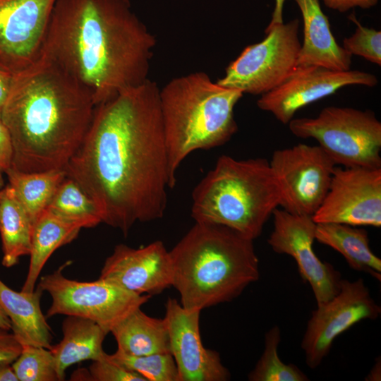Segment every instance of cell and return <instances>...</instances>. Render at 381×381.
Instances as JSON below:
<instances>
[{
	"mask_svg": "<svg viewBox=\"0 0 381 381\" xmlns=\"http://www.w3.org/2000/svg\"><path fill=\"white\" fill-rule=\"evenodd\" d=\"M65 171L102 222L125 236L137 222L162 218L171 183L157 83L148 78L97 105Z\"/></svg>",
	"mask_w": 381,
	"mask_h": 381,
	"instance_id": "6da1fadb",
	"label": "cell"
},
{
	"mask_svg": "<svg viewBox=\"0 0 381 381\" xmlns=\"http://www.w3.org/2000/svg\"><path fill=\"white\" fill-rule=\"evenodd\" d=\"M155 44L129 0H57L42 52L87 87L97 106L148 79Z\"/></svg>",
	"mask_w": 381,
	"mask_h": 381,
	"instance_id": "7a4b0ae2",
	"label": "cell"
},
{
	"mask_svg": "<svg viewBox=\"0 0 381 381\" xmlns=\"http://www.w3.org/2000/svg\"><path fill=\"white\" fill-rule=\"evenodd\" d=\"M95 107L91 90L42 52L12 76L1 108L13 144L11 168L25 173L65 170Z\"/></svg>",
	"mask_w": 381,
	"mask_h": 381,
	"instance_id": "3957f363",
	"label": "cell"
},
{
	"mask_svg": "<svg viewBox=\"0 0 381 381\" xmlns=\"http://www.w3.org/2000/svg\"><path fill=\"white\" fill-rule=\"evenodd\" d=\"M169 254L171 286L188 311L231 301L260 278L253 240L222 225L195 222Z\"/></svg>",
	"mask_w": 381,
	"mask_h": 381,
	"instance_id": "277c9868",
	"label": "cell"
},
{
	"mask_svg": "<svg viewBox=\"0 0 381 381\" xmlns=\"http://www.w3.org/2000/svg\"><path fill=\"white\" fill-rule=\"evenodd\" d=\"M243 95L213 82L204 72L174 78L159 89L171 188L190 153L221 146L236 133L234 111Z\"/></svg>",
	"mask_w": 381,
	"mask_h": 381,
	"instance_id": "5b68a950",
	"label": "cell"
},
{
	"mask_svg": "<svg viewBox=\"0 0 381 381\" xmlns=\"http://www.w3.org/2000/svg\"><path fill=\"white\" fill-rule=\"evenodd\" d=\"M195 222L219 224L251 240L279 207L280 191L269 161L220 156L192 193Z\"/></svg>",
	"mask_w": 381,
	"mask_h": 381,
	"instance_id": "8992f818",
	"label": "cell"
},
{
	"mask_svg": "<svg viewBox=\"0 0 381 381\" xmlns=\"http://www.w3.org/2000/svg\"><path fill=\"white\" fill-rule=\"evenodd\" d=\"M288 124L296 137L317 140L335 165L381 168V123L372 111L327 107Z\"/></svg>",
	"mask_w": 381,
	"mask_h": 381,
	"instance_id": "52a82bcc",
	"label": "cell"
},
{
	"mask_svg": "<svg viewBox=\"0 0 381 381\" xmlns=\"http://www.w3.org/2000/svg\"><path fill=\"white\" fill-rule=\"evenodd\" d=\"M37 286L52 297L47 318L56 315L85 318L95 322L107 334L151 297L131 293L99 278L94 282L70 279L63 274L62 267L42 277Z\"/></svg>",
	"mask_w": 381,
	"mask_h": 381,
	"instance_id": "ba28073f",
	"label": "cell"
},
{
	"mask_svg": "<svg viewBox=\"0 0 381 381\" xmlns=\"http://www.w3.org/2000/svg\"><path fill=\"white\" fill-rule=\"evenodd\" d=\"M298 27L296 18L287 23L267 25L264 40L246 47L217 83L254 95L277 87L296 67L301 44Z\"/></svg>",
	"mask_w": 381,
	"mask_h": 381,
	"instance_id": "9c48e42d",
	"label": "cell"
},
{
	"mask_svg": "<svg viewBox=\"0 0 381 381\" xmlns=\"http://www.w3.org/2000/svg\"><path fill=\"white\" fill-rule=\"evenodd\" d=\"M270 168L280 191L282 210L313 216L323 201L336 167L318 145L298 143L275 150Z\"/></svg>",
	"mask_w": 381,
	"mask_h": 381,
	"instance_id": "30bf717a",
	"label": "cell"
},
{
	"mask_svg": "<svg viewBox=\"0 0 381 381\" xmlns=\"http://www.w3.org/2000/svg\"><path fill=\"white\" fill-rule=\"evenodd\" d=\"M380 306L372 298L362 278L342 279L339 291L312 311L301 346L308 368H318L328 355L333 341L355 324L375 320Z\"/></svg>",
	"mask_w": 381,
	"mask_h": 381,
	"instance_id": "8fae6325",
	"label": "cell"
},
{
	"mask_svg": "<svg viewBox=\"0 0 381 381\" xmlns=\"http://www.w3.org/2000/svg\"><path fill=\"white\" fill-rule=\"evenodd\" d=\"M316 223L381 226V168L335 167Z\"/></svg>",
	"mask_w": 381,
	"mask_h": 381,
	"instance_id": "7c38bea8",
	"label": "cell"
},
{
	"mask_svg": "<svg viewBox=\"0 0 381 381\" xmlns=\"http://www.w3.org/2000/svg\"><path fill=\"white\" fill-rule=\"evenodd\" d=\"M274 228L267 243L279 254L291 256L299 274L312 288L317 305L333 298L340 289V272L329 262L321 261L315 253L316 223L312 216L291 214L276 208L273 212Z\"/></svg>",
	"mask_w": 381,
	"mask_h": 381,
	"instance_id": "4fadbf2b",
	"label": "cell"
},
{
	"mask_svg": "<svg viewBox=\"0 0 381 381\" xmlns=\"http://www.w3.org/2000/svg\"><path fill=\"white\" fill-rule=\"evenodd\" d=\"M57 0H0V71L12 75L42 54Z\"/></svg>",
	"mask_w": 381,
	"mask_h": 381,
	"instance_id": "5bb4252c",
	"label": "cell"
},
{
	"mask_svg": "<svg viewBox=\"0 0 381 381\" xmlns=\"http://www.w3.org/2000/svg\"><path fill=\"white\" fill-rule=\"evenodd\" d=\"M377 83L375 75L359 70L296 66L283 83L260 95L257 105L272 114L283 124H288L298 110L343 87L361 85L372 87Z\"/></svg>",
	"mask_w": 381,
	"mask_h": 381,
	"instance_id": "9a60e30c",
	"label": "cell"
},
{
	"mask_svg": "<svg viewBox=\"0 0 381 381\" xmlns=\"http://www.w3.org/2000/svg\"><path fill=\"white\" fill-rule=\"evenodd\" d=\"M201 311H188L169 298L165 303L171 353L178 370L179 381H226L231 377L216 351L206 349L200 334Z\"/></svg>",
	"mask_w": 381,
	"mask_h": 381,
	"instance_id": "2e32d148",
	"label": "cell"
},
{
	"mask_svg": "<svg viewBox=\"0 0 381 381\" xmlns=\"http://www.w3.org/2000/svg\"><path fill=\"white\" fill-rule=\"evenodd\" d=\"M99 278L135 294H159L172 285L169 250L161 241L138 248L119 244L105 260Z\"/></svg>",
	"mask_w": 381,
	"mask_h": 381,
	"instance_id": "e0dca14e",
	"label": "cell"
},
{
	"mask_svg": "<svg viewBox=\"0 0 381 381\" xmlns=\"http://www.w3.org/2000/svg\"><path fill=\"white\" fill-rule=\"evenodd\" d=\"M303 22V41L296 66H320L334 71L350 70L351 55L336 41L328 18L319 0H295Z\"/></svg>",
	"mask_w": 381,
	"mask_h": 381,
	"instance_id": "ac0fdd59",
	"label": "cell"
},
{
	"mask_svg": "<svg viewBox=\"0 0 381 381\" xmlns=\"http://www.w3.org/2000/svg\"><path fill=\"white\" fill-rule=\"evenodd\" d=\"M42 292L38 286L32 292L16 291L0 279V306L11 321L16 339L22 346L50 349L52 334L40 307Z\"/></svg>",
	"mask_w": 381,
	"mask_h": 381,
	"instance_id": "d6986e66",
	"label": "cell"
},
{
	"mask_svg": "<svg viewBox=\"0 0 381 381\" xmlns=\"http://www.w3.org/2000/svg\"><path fill=\"white\" fill-rule=\"evenodd\" d=\"M62 332L61 341L49 349L60 381L65 379L66 370L71 365L103 358L106 352L102 344L107 334L95 322L75 315H66L62 323Z\"/></svg>",
	"mask_w": 381,
	"mask_h": 381,
	"instance_id": "ffe728a7",
	"label": "cell"
},
{
	"mask_svg": "<svg viewBox=\"0 0 381 381\" xmlns=\"http://www.w3.org/2000/svg\"><path fill=\"white\" fill-rule=\"evenodd\" d=\"M117 351L129 356L171 353L169 334L163 319L150 317L138 308L111 330Z\"/></svg>",
	"mask_w": 381,
	"mask_h": 381,
	"instance_id": "44dd1931",
	"label": "cell"
},
{
	"mask_svg": "<svg viewBox=\"0 0 381 381\" xmlns=\"http://www.w3.org/2000/svg\"><path fill=\"white\" fill-rule=\"evenodd\" d=\"M80 225L66 221L45 210L33 224L30 264L21 291L32 292L39 276L52 253L78 236Z\"/></svg>",
	"mask_w": 381,
	"mask_h": 381,
	"instance_id": "7402d4cb",
	"label": "cell"
},
{
	"mask_svg": "<svg viewBox=\"0 0 381 381\" xmlns=\"http://www.w3.org/2000/svg\"><path fill=\"white\" fill-rule=\"evenodd\" d=\"M315 239L339 253L353 270L381 281V260L371 250L365 229L344 224L318 223Z\"/></svg>",
	"mask_w": 381,
	"mask_h": 381,
	"instance_id": "603a6c76",
	"label": "cell"
},
{
	"mask_svg": "<svg viewBox=\"0 0 381 381\" xmlns=\"http://www.w3.org/2000/svg\"><path fill=\"white\" fill-rule=\"evenodd\" d=\"M32 227L25 210L8 184L1 189L0 196V236L4 267H13L21 257L30 255Z\"/></svg>",
	"mask_w": 381,
	"mask_h": 381,
	"instance_id": "cb8c5ba5",
	"label": "cell"
},
{
	"mask_svg": "<svg viewBox=\"0 0 381 381\" xmlns=\"http://www.w3.org/2000/svg\"><path fill=\"white\" fill-rule=\"evenodd\" d=\"M6 174L8 185L32 225L47 210L59 185L66 177V171L63 169L25 173L11 168Z\"/></svg>",
	"mask_w": 381,
	"mask_h": 381,
	"instance_id": "d4e9b609",
	"label": "cell"
},
{
	"mask_svg": "<svg viewBox=\"0 0 381 381\" xmlns=\"http://www.w3.org/2000/svg\"><path fill=\"white\" fill-rule=\"evenodd\" d=\"M47 209L82 228L94 227L102 222L100 211L95 202L74 180L67 176L59 185Z\"/></svg>",
	"mask_w": 381,
	"mask_h": 381,
	"instance_id": "484cf974",
	"label": "cell"
},
{
	"mask_svg": "<svg viewBox=\"0 0 381 381\" xmlns=\"http://www.w3.org/2000/svg\"><path fill=\"white\" fill-rule=\"evenodd\" d=\"M281 332L278 326L265 335L263 352L254 368L248 373L250 381H308L309 378L296 365L285 364L279 357Z\"/></svg>",
	"mask_w": 381,
	"mask_h": 381,
	"instance_id": "4316f807",
	"label": "cell"
},
{
	"mask_svg": "<svg viewBox=\"0 0 381 381\" xmlns=\"http://www.w3.org/2000/svg\"><path fill=\"white\" fill-rule=\"evenodd\" d=\"M109 356L146 381H179L178 370L171 353L129 356L116 351Z\"/></svg>",
	"mask_w": 381,
	"mask_h": 381,
	"instance_id": "83f0119b",
	"label": "cell"
},
{
	"mask_svg": "<svg viewBox=\"0 0 381 381\" xmlns=\"http://www.w3.org/2000/svg\"><path fill=\"white\" fill-rule=\"evenodd\" d=\"M11 365L18 381H60L54 356L47 348L23 345Z\"/></svg>",
	"mask_w": 381,
	"mask_h": 381,
	"instance_id": "f1b7e54d",
	"label": "cell"
},
{
	"mask_svg": "<svg viewBox=\"0 0 381 381\" xmlns=\"http://www.w3.org/2000/svg\"><path fill=\"white\" fill-rule=\"evenodd\" d=\"M349 19L356 24L354 33L343 40V48L351 56L357 55L381 65V32L362 25L353 14Z\"/></svg>",
	"mask_w": 381,
	"mask_h": 381,
	"instance_id": "f546056e",
	"label": "cell"
},
{
	"mask_svg": "<svg viewBox=\"0 0 381 381\" xmlns=\"http://www.w3.org/2000/svg\"><path fill=\"white\" fill-rule=\"evenodd\" d=\"M87 373L88 380L146 381L140 375L111 359L107 353L101 359L92 361Z\"/></svg>",
	"mask_w": 381,
	"mask_h": 381,
	"instance_id": "4dcf8cb0",
	"label": "cell"
},
{
	"mask_svg": "<svg viewBox=\"0 0 381 381\" xmlns=\"http://www.w3.org/2000/svg\"><path fill=\"white\" fill-rule=\"evenodd\" d=\"M8 331L0 329V365L12 364L23 349L16 336Z\"/></svg>",
	"mask_w": 381,
	"mask_h": 381,
	"instance_id": "1f68e13d",
	"label": "cell"
},
{
	"mask_svg": "<svg viewBox=\"0 0 381 381\" xmlns=\"http://www.w3.org/2000/svg\"><path fill=\"white\" fill-rule=\"evenodd\" d=\"M13 144L6 126L0 120V173H6L12 167Z\"/></svg>",
	"mask_w": 381,
	"mask_h": 381,
	"instance_id": "d6a6232c",
	"label": "cell"
},
{
	"mask_svg": "<svg viewBox=\"0 0 381 381\" xmlns=\"http://www.w3.org/2000/svg\"><path fill=\"white\" fill-rule=\"evenodd\" d=\"M325 5L339 12H346L351 8L359 7L370 8L375 6L378 0H323Z\"/></svg>",
	"mask_w": 381,
	"mask_h": 381,
	"instance_id": "836d02e7",
	"label": "cell"
},
{
	"mask_svg": "<svg viewBox=\"0 0 381 381\" xmlns=\"http://www.w3.org/2000/svg\"><path fill=\"white\" fill-rule=\"evenodd\" d=\"M12 75L0 71V109L8 95Z\"/></svg>",
	"mask_w": 381,
	"mask_h": 381,
	"instance_id": "e575fe53",
	"label": "cell"
},
{
	"mask_svg": "<svg viewBox=\"0 0 381 381\" xmlns=\"http://www.w3.org/2000/svg\"><path fill=\"white\" fill-rule=\"evenodd\" d=\"M274 8L269 26L283 23V8L286 0H274Z\"/></svg>",
	"mask_w": 381,
	"mask_h": 381,
	"instance_id": "d590c367",
	"label": "cell"
},
{
	"mask_svg": "<svg viewBox=\"0 0 381 381\" xmlns=\"http://www.w3.org/2000/svg\"><path fill=\"white\" fill-rule=\"evenodd\" d=\"M0 381H18L11 364L0 365Z\"/></svg>",
	"mask_w": 381,
	"mask_h": 381,
	"instance_id": "8d00e7d4",
	"label": "cell"
},
{
	"mask_svg": "<svg viewBox=\"0 0 381 381\" xmlns=\"http://www.w3.org/2000/svg\"><path fill=\"white\" fill-rule=\"evenodd\" d=\"M381 377V361L379 357V360L376 361L371 370L365 377L367 381H377L380 380Z\"/></svg>",
	"mask_w": 381,
	"mask_h": 381,
	"instance_id": "74e56055",
	"label": "cell"
},
{
	"mask_svg": "<svg viewBox=\"0 0 381 381\" xmlns=\"http://www.w3.org/2000/svg\"><path fill=\"white\" fill-rule=\"evenodd\" d=\"M0 329L10 330L11 329V324L8 317L6 315L4 310L0 306Z\"/></svg>",
	"mask_w": 381,
	"mask_h": 381,
	"instance_id": "f35d334b",
	"label": "cell"
},
{
	"mask_svg": "<svg viewBox=\"0 0 381 381\" xmlns=\"http://www.w3.org/2000/svg\"><path fill=\"white\" fill-rule=\"evenodd\" d=\"M4 179H3V177H2V174L0 173V189L4 186Z\"/></svg>",
	"mask_w": 381,
	"mask_h": 381,
	"instance_id": "ab89813d",
	"label": "cell"
},
{
	"mask_svg": "<svg viewBox=\"0 0 381 381\" xmlns=\"http://www.w3.org/2000/svg\"><path fill=\"white\" fill-rule=\"evenodd\" d=\"M1 189H0V196H1Z\"/></svg>",
	"mask_w": 381,
	"mask_h": 381,
	"instance_id": "60d3db41",
	"label": "cell"
},
{
	"mask_svg": "<svg viewBox=\"0 0 381 381\" xmlns=\"http://www.w3.org/2000/svg\"><path fill=\"white\" fill-rule=\"evenodd\" d=\"M0 120H1V109H0Z\"/></svg>",
	"mask_w": 381,
	"mask_h": 381,
	"instance_id": "b9f144b4",
	"label": "cell"
}]
</instances>
